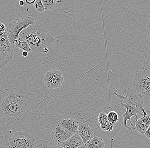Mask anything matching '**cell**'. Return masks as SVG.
<instances>
[{
	"mask_svg": "<svg viewBox=\"0 0 150 148\" xmlns=\"http://www.w3.org/2000/svg\"><path fill=\"white\" fill-rule=\"evenodd\" d=\"M6 91L0 105V112L2 115L8 117H17L30 108V99L24 91L13 87Z\"/></svg>",
	"mask_w": 150,
	"mask_h": 148,
	"instance_id": "obj_1",
	"label": "cell"
},
{
	"mask_svg": "<svg viewBox=\"0 0 150 148\" xmlns=\"http://www.w3.org/2000/svg\"><path fill=\"white\" fill-rule=\"evenodd\" d=\"M114 93L119 101V103L117 107L121 106L126 109V112L122 115L124 125L126 129L132 130L127 124V120L130 121L131 126H133V124L131 121L132 117H135L136 121L139 119L138 114L142 112L143 116L148 115L144 108L143 98L131 88L125 90L124 94H118L117 91L114 92Z\"/></svg>",
	"mask_w": 150,
	"mask_h": 148,
	"instance_id": "obj_2",
	"label": "cell"
},
{
	"mask_svg": "<svg viewBox=\"0 0 150 148\" xmlns=\"http://www.w3.org/2000/svg\"><path fill=\"white\" fill-rule=\"evenodd\" d=\"M18 38L25 40L30 45L32 52L44 53L45 48L49 49L56 41V38L50 33L46 27L33 24L23 30Z\"/></svg>",
	"mask_w": 150,
	"mask_h": 148,
	"instance_id": "obj_3",
	"label": "cell"
},
{
	"mask_svg": "<svg viewBox=\"0 0 150 148\" xmlns=\"http://www.w3.org/2000/svg\"><path fill=\"white\" fill-rule=\"evenodd\" d=\"M35 23V21L31 17H23L10 21L6 27V33L10 42L14 45L21 33Z\"/></svg>",
	"mask_w": 150,
	"mask_h": 148,
	"instance_id": "obj_4",
	"label": "cell"
},
{
	"mask_svg": "<svg viewBox=\"0 0 150 148\" xmlns=\"http://www.w3.org/2000/svg\"><path fill=\"white\" fill-rule=\"evenodd\" d=\"M133 84V89L142 98H150V68L137 73Z\"/></svg>",
	"mask_w": 150,
	"mask_h": 148,
	"instance_id": "obj_5",
	"label": "cell"
},
{
	"mask_svg": "<svg viewBox=\"0 0 150 148\" xmlns=\"http://www.w3.org/2000/svg\"><path fill=\"white\" fill-rule=\"evenodd\" d=\"M37 141L30 134L19 131L9 139L8 148H35Z\"/></svg>",
	"mask_w": 150,
	"mask_h": 148,
	"instance_id": "obj_6",
	"label": "cell"
},
{
	"mask_svg": "<svg viewBox=\"0 0 150 148\" xmlns=\"http://www.w3.org/2000/svg\"><path fill=\"white\" fill-rule=\"evenodd\" d=\"M15 45L9 42L6 32L0 36V69L13 59Z\"/></svg>",
	"mask_w": 150,
	"mask_h": 148,
	"instance_id": "obj_7",
	"label": "cell"
},
{
	"mask_svg": "<svg viewBox=\"0 0 150 148\" xmlns=\"http://www.w3.org/2000/svg\"><path fill=\"white\" fill-rule=\"evenodd\" d=\"M64 80L63 74L59 70H51L47 72L44 76V83L50 90L55 89L61 87Z\"/></svg>",
	"mask_w": 150,
	"mask_h": 148,
	"instance_id": "obj_8",
	"label": "cell"
},
{
	"mask_svg": "<svg viewBox=\"0 0 150 148\" xmlns=\"http://www.w3.org/2000/svg\"><path fill=\"white\" fill-rule=\"evenodd\" d=\"M59 125L66 132L70 138L77 134L80 125L77 120L67 118L61 121Z\"/></svg>",
	"mask_w": 150,
	"mask_h": 148,
	"instance_id": "obj_9",
	"label": "cell"
},
{
	"mask_svg": "<svg viewBox=\"0 0 150 148\" xmlns=\"http://www.w3.org/2000/svg\"><path fill=\"white\" fill-rule=\"evenodd\" d=\"M83 140L81 137L76 134L62 143L57 144V148H78L83 146Z\"/></svg>",
	"mask_w": 150,
	"mask_h": 148,
	"instance_id": "obj_10",
	"label": "cell"
},
{
	"mask_svg": "<svg viewBox=\"0 0 150 148\" xmlns=\"http://www.w3.org/2000/svg\"><path fill=\"white\" fill-rule=\"evenodd\" d=\"M77 134L82 139L85 146L94 137V132L92 129L88 124L85 123L80 125Z\"/></svg>",
	"mask_w": 150,
	"mask_h": 148,
	"instance_id": "obj_11",
	"label": "cell"
},
{
	"mask_svg": "<svg viewBox=\"0 0 150 148\" xmlns=\"http://www.w3.org/2000/svg\"><path fill=\"white\" fill-rule=\"evenodd\" d=\"M51 133L52 139L57 145L64 142L69 138L66 132L62 129L59 125L53 128Z\"/></svg>",
	"mask_w": 150,
	"mask_h": 148,
	"instance_id": "obj_12",
	"label": "cell"
},
{
	"mask_svg": "<svg viewBox=\"0 0 150 148\" xmlns=\"http://www.w3.org/2000/svg\"><path fill=\"white\" fill-rule=\"evenodd\" d=\"M135 126L134 129H136L141 134H145L150 125V116L149 115L143 116L135 122Z\"/></svg>",
	"mask_w": 150,
	"mask_h": 148,
	"instance_id": "obj_13",
	"label": "cell"
},
{
	"mask_svg": "<svg viewBox=\"0 0 150 148\" xmlns=\"http://www.w3.org/2000/svg\"><path fill=\"white\" fill-rule=\"evenodd\" d=\"M98 121L100 125V128L107 132H111L113 130V124L108 121L107 115L105 113H100L98 116Z\"/></svg>",
	"mask_w": 150,
	"mask_h": 148,
	"instance_id": "obj_14",
	"label": "cell"
},
{
	"mask_svg": "<svg viewBox=\"0 0 150 148\" xmlns=\"http://www.w3.org/2000/svg\"><path fill=\"white\" fill-rule=\"evenodd\" d=\"M87 148H104L105 143L103 139L94 137L86 145Z\"/></svg>",
	"mask_w": 150,
	"mask_h": 148,
	"instance_id": "obj_15",
	"label": "cell"
},
{
	"mask_svg": "<svg viewBox=\"0 0 150 148\" xmlns=\"http://www.w3.org/2000/svg\"><path fill=\"white\" fill-rule=\"evenodd\" d=\"M14 45L16 47L22 50L23 51H27L29 53L32 52L29 44L23 38H18L14 43Z\"/></svg>",
	"mask_w": 150,
	"mask_h": 148,
	"instance_id": "obj_16",
	"label": "cell"
},
{
	"mask_svg": "<svg viewBox=\"0 0 150 148\" xmlns=\"http://www.w3.org/2000/svg\"><path fill=\"white\" fill-rule=\"evenodd\" d=\"M35 148H57V144L51 142V140H38Z\"/></svg>",
	"mask_w": 150,
	"mask_h": 148,
	"instance_id": "obj_17",
	"label": "cell"
},
{
	"mask_svg": "<svg viewBox=\"0 0 150 148\" xmlns=\"http://www.w3.org/2000/svg\"><path fill=\"white\" fill-rule=\"evenodd\" d=\"M42 3L45 7V11H52L56 7V0H42Z\"/></svg>",
	"mask_w": 150,
	"mask_h": 148,
	"instance_id": "obj_18",
	"label": "cell"
},
{
	"mask_svg": "<svg viewBox=\"0 0 150 148\" xmlns=\"http://www.w3.org/2000/svg\"><path fill=\"white\" fill-rule=\"evenodd\" d=\"M107 119L110 123L113 124L119 120V115L115 111H110L107 115Z\"/></svg>",
	"mask_w": 150,
	"mask_h": 148,
	"instance_id": "obj_19",
	"label": "cell"
},
{
	"mask_svg": "<svg viewBox=\"0 0 150 148\" xmlns=\"http://www.w3.org/2000/svg\"><path fill=\"white\" fill-rule=\"evenodd\" d=\"M34 6L35 10L39 13H42L45 12V7L42 4V0H36L34 4Z\"/></svg>",
	"mask_w": 150,
	"mask_h": 148,
	"instance_id": "obj_20",
	"label": "cell"
},
{
	"mask_svg": "<svg viewBox=\"0 0 150 148\" xmlns=\"http://www.w3.org/2000/svg\"><path fill=\"white\" fill-rule=\"evenodd\" d=\"M6 32V27L3 23L0 22V36Z\"/></svg>",
	"mask_w": 150,
	"mask_h": 148,
	"instance_id": "obj_21",
	"label": "cell"
},
{
	"mask_svg": "<svg viewBox=\"0 0 150 148\" xmlns=\"http://www.w3.org/2000/svg\"><path fill=\"white\" fill-rule=\"evenodd\" d=\"M144 135H145V137H146L147 138L150 139V125L149 126V128L147 129V131L145 132Z\"/></svg>",
	"mask_w": 150,
	"mask_h": 148,
	"instance_id": "obj_22",
	"label": "cell"
},
{
	"mask_svg": "<svg viewBox=\"0 0 150 148\" xmlns=\"http://www.w3.org/2000/svg\"><path fill=\"white\" fill-rule=\"evenodd\" d=\"M35 0H26L25 2L26 3L28 4H34V3L35 2Z\"/></svg>",
	"mask_w": 150,
	"mask_h": 148,
	"instance_id": "obj_23",
	"label": "cell"
},
{
	"mask_svg": "<svg viewBox=\"0 0 150 148\" xmlns=\"http://www.w3.org/2000/svg\"><path fill=\"white\" fill-rule=\"evenodd\" d=\"M29 55V53H28L27 51H23L22 53V55L23 57H28Z\"/></svg>",
	"mask_w": 150,
	"mask_h": 148,
	"instance_id": "obj_24",
	"label": "cell"
},
{
	"mask_svg": "<svg viewBox=\"0 0 150 148\" xmlns=\"http://www.w3.org/2000/svg\"><path fill=\"white\" fill-rule=\"evenodd\" d=\"M19 4L20 6H24L25 3H24V1H20L19 2Z\"/></svg>",
	"mask_w": 150,
	"mask_h": 148,
	"instance_id": "obj_25",
	"label": "cell"
},
{
	"mask_svg": "<svg viewBox=\"0 0 150 148\" xmlns=\"http://www.w3.org/2000/svg\"><path fill=\"white\" fill-rule=\"evenodd\" d=\"M49 52V49L48 48H45V50H44V53H48Z\"/></svg>",
	"mask_w": 150,
	"mask_h": 148,
	"instance_id": "obj_26",
	"label": "cell"
},
{
	"mask_svg": "<svg viewBox=\"0 0 150 148\" xmlns=\"http://www.w3.org/2000/svg\"><path fill=\"white\" fill-rule=\"evenodd\" d=\"M78 148H87V147H86V146L83 145V146H81V147H79Z\"/></svg>",
	"mask_w": 150,
	"mask_h": 148,
	"instance_id": "obj_27",
	"label": "cell"
},
{
	"mask_svg": "<svg viewBox=\"0 0 150 148\" xmlns=\"http://www.w3.org/2000/svg\"><path fill=\"white\" fill-rule=\"evenodd\" d=\"M56 2L58 3L59 4H60L62 2V1H57Z\"/></svg>",
	"mask_w": 150,
	"mask_h": 148,
	"instance_id": "obj_28",
	"label": "cell"
}]
</instances>
